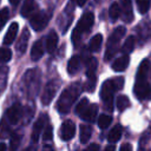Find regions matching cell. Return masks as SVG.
I'll list each match as a JSON object with an SVG mask.
<instances>
[{
  "mask_svg": "<svg viewBox=\"0 0 151 151\" xmlns=\"http://www.w3.org/2000/svg\"><path fill=\"white\" fill-rule=\"evenodd\" d=\"M80 94V86L79 84H72L66 90L63 91L60 94L58 103H57V110L60 113H67L71 109V106L74 104L76 99Z\"/></svg>",
  "mask_w": 151,
  "mask_h": 151,
  "instance_id": "cell-1",
  "label": "cell"
},
{
  "mask_svg": "<svg viewBox=\"0 0 151 151\" xmlns=\"http://www.w3.org/2000/svg\"><path fill=\"white\" fill-rule=\"evenodd\" d=\"M123 84H124V79H122V78H118L114 80L109 79L103 83L101 90H100V98L105 103V106L109 111L113 110V96H114L116 91L122 88Z\"/></svg>",
  "mask_w": 151,
  "mask_h": 151,
  "instance_id": "cell-2",
  "label": "cell"
},
{
  "mask_svg": "<svg viewBox=\"0 0 151 151\" xmlns=\"http://www.w3.org/2000/svg\"><path fill=\"white\" fill-rule=\"evenodd\" d=\"M76 112L85 122H93L98 113V106L96 104H90L86 98H83L77 104Z\"/></svg>",
  "mask_w": 151,
  "mask_h": 151,
  "instance_id": "cell-3",
  "label": "cell"
},
{
  "mask_svg": "<svg viewBox=\"0 0 151 151\" xmlns=\"http://www.w3.org/2000/svg\"><path fill=\"white\" fill-rule=\"evenodd\" d=\"M93 22H94V15H93L92 12H87L81 17V19L78 21V24H77V26H76V28H74V31L72 33V40H73V42L76 45L79 44L80 35L83 33L87 32L92 27Z\"/></svg>",
  "mask_w": 151,
  "mask_h": 151,
  "instance_id": "cell-4",
  "label": "cell"
},
{
  "mask_svg": "<svg viewBox=\"0 0 151 151\" xmlns=\"http://www.w3.org/2000/svg\"><path fill=\"white\" fill-rule=\"evenodd\" d=\"M126 33V28L124 26H118L113 33L110 35L109 41H107V47H106V52H105V60H110L117 52L118 50V44L120 41V39L125 35Z\"/></svg>",
  "mask_w": 151,
  "mask_h": 151,
  "instance_id": "cell-5",
  "label": "cell"
},
{
  "mask_svg": "<svg viewBox=\"0 0 151 151\" xmlns=\"http://www.w3.org/2000/svg\"><path fill=\"white\" fill-rule=\"evenodd\" d=\"M133 91L139 100H145L151 97V86L146 81V77H136Z\"/></svg>",
  "mask_w": 151,
  "mask_h": 151,
  "instance_id": "cell-6",
  "label": "cell"
},
{
  "mask_svg": "<svg viewBox=\"0 0 151 151\" xmlns=\"http://www.w3.org/2000/svg\"><path fill=\"white\" fill-rule=\"evenodd\" d=\"M29 24L31 26L35 29V31H41L44 29L51 18V13H46V12H38V13H33L29 17Z\"/></svg>",
  "mask_w": 151,
  "mask_h": 151,
  "instance_id": "cell-7",
  "label": "cell"
},
{
  "mask_svg": "<svg viewBox=\"0 0 151 151\" xmlns=\"http://www.w3.org/2000/svg\"><path fill=\"white\" fill-rule=\"evenodd\" d=\"M58 87H59V85H58V83L55 80H52V81L46 84V86H45V88L42 91L41 98H40L41 103L44 105H48L52 101V99L54 98V96H55V93L58 91Z\"/></svg>",
  "mask_w": 151,
  "mask_h": 151,
  "instance_id": "cell-8",
  "label": "cell"
},
{
  "mask_svg": "<svg viewBox=\"0 0 151 151\" xmlns=\"http://www.w3.org/2000/svg\"><path fill=\"white\" fill-rule=\"evenodd\" d=\"M76 125L72 120H65L60 127V138L63 140H70L74 137Z\"/></svg>",
  "mask_w": 151,
  "mask_h": 151,
  "instance_id": "cell-9",
  "label": "cell"
},
{
  "mask_svg": "<svg viewBox=\"0 0 151 151\" xmlns=\"http://www.w3.org/2000/svg\"><path fill=\"white\" fill-rule=\"evenodd\" d=\"M6 116H7V119H8L9 124L14 125L20 120V118L22 116V107L19 104H13L11 107L7 109Z\"/></svg>",
  "mask_w": 151,
  "mask_h": 151,
  "instance_id": "cell-10",
  "label": "cell"
},
{
  "mask_svg": "<svg viewBox=\"0 0 151 151\" xmlns=\"http://www.w3.org/2000/svg\"><path fill=\"white\" fill-rule=\"evenodd\" d=\"M45 120H46V117L45 116H41L37 119V122L34 123L33 125V129H32V134H31V139L33 143H37L39 140V137H40V133L42 132V129H44V124H45Z\"/></svg>",
  "mask_w": 151,
  "mask_h": 151,
  "instance_id": "cell-11",
  "label": "cell"
},
{
  "mask_svg": "<svg viewBox=\"0 0 151 151\" xmlns=\"http://www.w3.org/2000/svg\"><path fill=\"white\" fill-rule=\"evenodd\" d=\"M129 63H130V58L127 54H124L119 58H117L113 64H112V70L116 71V72H123L126 70V67L129 66Z\"/></svg>",
  "mask_w": 151,
  "mask_h": 151,
  "instance_id": "cell-12",
  "label": "cell"
},
{
  "mask_svg": "<svg viewBox=\"0 0 151 151\" xmlns=\"http://www.w3.org/2000/svg\"><path fill=\"white\" fill-rule=\"evenodd\" d=\"M18 28H19L18 22H12L9 25V28L7 29L5 38H4V45H11L14 41V39L17 38V34H18Z\"/></svg>",
  "mask_w": 151,
  "mask_h": 151,
  "instance_id": "cell-13",
  "label": "cell"
},
{
  "mask_svg": "<svg viewBox=\"0 0 151 151\" xmlns=\"http://www.w3.org/2000/svg\"><path fill=\"white\" fill-rule=\"evenodd\" d=\"M28 39H29V31L27 28L24 29V32L21 33L18 42H17V52L19 54L25 53L26 48H27V44H28Z\"/></svg>",
  "mask_w": 151,
  "mask_h": 151,
  "instance_id": "cell-14",
  "label": "cell"
},
{
  "mask_svg": "<svg viewBox=\"0 0 151 151\" xmlns=\"http://www.w3.org/2000/svg\"><path fill=\"white\" fill-rule=\"evenodd\" d=\"M44 51H45V50H44L42 40H41V39L37 40V41L33 44L32 50H31V58H32V60H39V59L42 57Z\"/></svg>",
  "mask_w": 151,
  "mask_h": 151,
  "instance_id": "cell-15",
  "label": "cell"
},
{
  "mask_svg": "<svg viewBox=\"0 0 151 151\" xmlns=\"http://www.w3.org/2000/svg\"><path fill=\"white\" fill-rule=\"evenodd\" d=\"M58 45V34L54 31H51L46 38V50L48 53H53Z\"/></svg>",
  "mask_w": 151,
  "mask_h": 151,
  "instance_id": "cell-16",
  "label": "cell"
},
{
  "mask_svg": "<svg viewBox=\"0 0 151 151\" xmlns=\"http://www.w3.org/2000/svg\"><path fill=\"white\" fill-rule=\"evenodd\" d=\"M37 9V5L33 0H25L22 7H21V15L25 18L31 17Z\"/></svg>",
  "mask_w": 151,
  "mask_h": 151,
  "instance_id": "cell-17",
  "label": "cell"
},
{
  "mask_svg": "<svg viewBox=\"0 0 151 151\" xmlns=\"http://www.w3.org/2000/svg\"><path fill=\"white\" fill-rule=\"evenodd\" d=\"M80 64H81V61H80L79 55H73L67 63V72H68V74H76L80 68Z\"/></svg>",
  "mask_w": 151,
  "mask_h": 151,
  "instance_id": "cell-18",
  "label": "cell"
},
{
  "mask_svg": "<svg viewBox=\"0 0 151 151\" xmlns=\"http://www.w3.org/2000/svg\"><path fill=\"white\" fill-rule=\"evenodd\" d=\"M123 5V12H124V20L126 22H130L133 19V13H132V6H131V0H120Z\"/></svg>",
  "mask_w": 151,
  "mask_h": 151,
  "instance_id": "cell-19",
  "label": "cell"
},
{
  "mask_svg": "<svg viewBox=\"0 0 151 151\" xmlns=\"http://www.w3.org/2000/svg\"><path fill=\"white\" fill-rule=\"evenodd\" d=\"M91 134H92V129L90 125L87 124H81L80 125V143L83 144H86L90 138H91Z\"/></svg>",
  "mask_w": 151,
  "mask_h": 151,
  "instance_id": "cell-20",
  "label": "cell"
},
{
  "mask_svg": "<svg viewBox=\"0 0 151 151\" xmlns=\"http://www.w3.org/2000/svg\"><path fill=\"white\" fill-rule=\"evenodd\" d=\"M122 133H123L122 126H120V125H116V126H113V129L109 132V134H107V140L113 144V143H116V142H118V140L120 139Z\"/></svg>",
  "mask_w": 151,
  "mask_h": 151,
  "instance_id": "cell-21",
  "label": "cell"
},
{
  "mask_svg": "<svg viewBox=\"0 0 151 151\" xmlns=\"http://www.w3.org/2000/svg\"><path fill=\"white\" fill-rule=\"evenodd\" d=\"M103 42V37L101 34H96L93 38H91L90 42H88V48L91 51H99L100 46Z\"/></svg>",
  "mask_w": 151,
  "mask_h": 151,
  "instance_id": "cell-22",
  "label": "cell"
},
{
  "mask_svg": "<svg viewBox=\"0 0 151 151\" xmlns=\"http://www.w3.org/2000/svg\"><path fill=\"white\" fill-rule=\"evenodd\" d=\"M117 109L120 111V112H123V111H125L129 106H130V99H129V97H126V96H124V94H122V96H119L118 98H117Z\"/></svg>",
  "mask_w": 151,
  "mask_h": 151,
  "instance_id": "cell-23",
  "label": "cell"
},
{
  "mask_svg": "<svg viewBox=\"0 0 151 151\" xmlns=\"http://www.w3.org/2000/svg\"><path fill=\"white\" fill-rule=\"evenodd\" d=\"M109 15L111 18L112 21H116L119 15H120V7L117 2H113L111 6H110V9H109Z\"/></svg>",
  "mask_w": 151,
  "mask_h": 151,
  "instance_id": "cell-24",
  "label": "cell"
},
{
  "mask_svg": "<svg viewBox=\"0 0 151 151\" xmlns=\"http://www.w3.org/2000/svg\"><path fill=\"white\" fill-rule=\"evenodd\" d=\"M12 58V51L8 47H1L0 48V64L9 61Z\"/></svg>",
  "mask_w": 151,
  "mask_h": 151,
  "instance_id": "cell-25",
  "label": "cell"
},
{
  "mask_svg": "<svg viewBox=\"0 0 151 151\" xmlns=\"http://www.w3.org/2000/svg\"><path fill=\"white\" fill-rule=\"evenodd\" d=\"M133 47H134V37H132V35L127 37L125 42H124V45H123V52L125 54H129L130 52H132Z\"/></svg>",
  "mask_w": 151,
  "mask_h": 151,
  "instance_id": "cell-26",
  "label": "cell"
},
{
  "mask_svg": "<svg viewBox=\"0 0 151 151\" xmlns=\"http://www.w3.org/2000/svg\"><path fill=\"white\" fill-rule=\"evenodd\" d=\"M111 123H112V117L109 114H101L98 118V126L100 129H106Z\"/></svg>",
  "mask_w": 151,
  "mask_h": 151,
  "instance_id": "cell-27",
  "label": "cell"
},
{
  "mask_svg": "<svg viewBox=\"0 0 151 151\" xmlns=\"http://www.w3.org/2000/svg\"><path fill=\"white\" fill-rule=\"evenodd\" d=\"M96 83H97V76H87V81L85 84V90L87 92H92L96 88Z\"/></svg>",
  "mask_w": 151,
  "mask_h": 151,
  "instance_id": "cell-28",
  "label": "cell"
},
{
  "mask_svg": "<svg viewBox=\"0 0 151 151\" xmlns=\"http://www.w3.org/2000/svg\"><path fill=\"white\" fill-rule=\"evenodd\" d=\"M136 4H137L138 11H139L142 14L146 13L147 9L150 8V0H137Z\"/></svg>",
  "mask_w": 151,
  "mask_h": 151,
  "instance_id": "cell-29",
  "label": "cell"
},
{
  "mask_svg": "<svg viewBox=\"0 0 151 151\" xmlns=\"http://www.w3.org/2000/svg\"><path fill=\"white\" fill-rule=\"evenodd\" d=\"M8 18H9V11H8V8L7 7L1 8L0 9V29L5 26V24L7 22Z\"/></svg>",
  "mask_w": 151,
  "mask_h": 151,
  "instance_id": "cell-30",
  "label": "cell"
},
{
  "mask_svg": "<svg viewBox=\"0 0 151 151\" xmlns=\"http://www.w3.org/2000/svg\"><path fill=\"white\" fill-rule=\"evenodd\" d=\"M19 144H20V136H19V134H17V133L12 134V136H11L9 147H11L12 150H15V149H18Z\"/></svg>",
  "mask_w": 151,
  "mask_h": 151,
  "instance_id": "cell-31",
  "label": "cell"
},
{
  "mask_svg": "<svg viewBox=\"0 0 151 151\" xmlns=\"http://www.w3.org/2000/svg\"><path fill=\"white\" fill-rule=\"evenodd\" d=\"M53 138V127L51 125H47V127L45 129L44 133H42V139L45 142H48Z\"/></svg>",
  "mask_w": 151,
  "mask_h": 151,
  "instance_id": "cell-32",
  "label": "cell"
},
{
  "mask_svg": "<svg viewBox=\"0 0 151 151\" xmlns=\"http://www.w3.org/2000/svg\"><path fill=\"white\" fill-rule=\"evenodd\" d=\"M131 150H132V145L131 144L125 143V144H123L120 146V151H131Z\"/></svg>",
  "mask_w": 151,
  "mask_h": 151,
  "instance_id": "cell-33",
  "label": "cell"
},
{
  "mask_svg": "<svg viewBox=\"0 0 151 151\" xmlns=\"http://www.w3.org/2000/svg\"><path fill=\"white\" fill-rule=\"evenodd\" d=\"M100 149V146L98 145V144H91L88 147H87V150H99Z\"/></svg>",
  "mask_w": 151,
  "mask_h": 151,
  "instance_id": "cell-34",
  "label": "cell"
},
{
  "mask_svg": "<svg viewBox=\"0 0 151 151\" xmlns=\"http://www.w3.org/2000/svg\"><path fill=\"white\" fill-rule=\"evenodd\" d=\"M86 1H87V0H76L77 5H78V6H80V7H81V6H84V5L86 4Z\"/></svg>",
  "mask_w": 151,
  "mask_h": 151,
  "instance_id": "cell-35",
  "label": "cell"
},
{
  "mask_svg": "<svg viewBox=\"0 0 151 151\" xmlns=\"http://www.w3.org/2000/svg\"><path fill=\"white\" fill-rule=\"evenodd\" d=\"M19 1H20V0H9V2H11L13 6H17V5L19 4Z\"/></svg>",
  "mask_w": 151,
  "mask_h": 151,
  "instance_id": "cell-36",
  "label": "cell"
},
{
  "mask_svg": "<svg viewBox=\"0 0 151 151\" xmlns=\"http://www.w3.org/2000/svg\"><path fill=\"white\" fill-rule=\"evenodd\" d=\"M6 149H7L6 144H4V143H0V150H6Z\"/></svg>",
  "mask_w": 151,
  "mask_h": 151,
  "instance_id": "cell-37",
  "label": "cell"
},
{
  "mask_svg": "<svg viewBox=\"0 0 151 151\" xmlns=\"http://www.w3.org/2000/svg\"><path fill=\"white\" fill-rule=\"evenodd\" d=\"M116 147H114V145H109V146H106L105 147V150H114Z\"/></svg>",
  "mask_w": 151,
  "mask_h": 151,
  "instance_id": "cell-38",
  "label": "cell"
}]
</instances>
